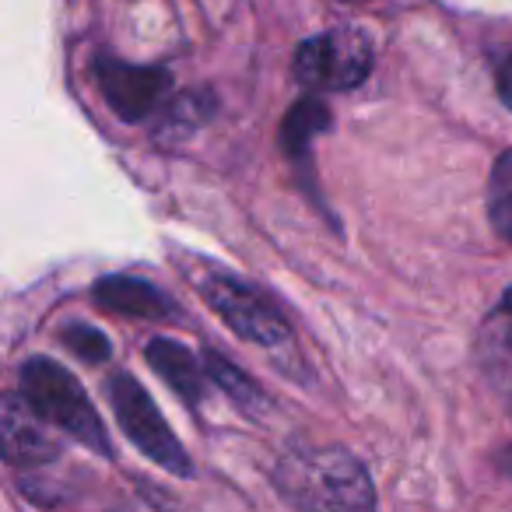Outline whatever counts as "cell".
I'll return each instance as SVG.
<instances>
[{"mask_svg": "<svg viewBox=\"0 0 512 512\" xmlns=\"http://www.w3.org/2000/svg\"><path fill=\"white\" fill-rule=\"evenodd\" d=\"M278 491L302 509H372L376 491L355 456L341 449L302 453L278 470Z\"/></svg>", "mask_w": 512, "mask_h": 512, "instance_id": "6da1fadb", "label": "cell"}, {"mask_svg": "<svg viewBox=\"0 0 512 512\" xmlns=\"http://www.w3.org/2000/svg\"><path fill=\"white\" fill-rule=\"evenodd\" d=\"M22 393L50 425L64 428L74 442H81L85 449L99 456H113V442L106 435L99 411L88 400V393L81 390V383L53 358H29L22 365Z\"/></svg>", "mask_w": 512, "mask_h": 512, "instance_id": "7a4b0ae2", "label": "cell"}, {"mask_svg": "<svg viewBox=\"0 0 512 512\" xmlns=\"http://www.w3.org/2000/svg\"><path fill=\"white\" fill-rule=\"evenodd\" d=\"M106 393H109V400H113V414L123 432H127V439L134 442L151 463H158V467L176 477H193V463H190V456H186L183 442L172 435V428L165 425L155 400L148 397V390H144L134 376L116 372L106 383Z\"/></svg>", "mask_w": 512, "mask_h": 512, "instance_id": "3957f363", "label": "cell"}, {"mask_svg": "<svg viewBox=\"0 0 512 512\" xmlns=\"http://www.w3.org/2000/svg\"><path fill=\"white\" fill-rule=\"evenodd\" d=\"M197 288L207 306L218 313V320L225 327H232L242 341H253L260 348H281L292 337L281 309L256 285H249V281L225 271H211L197 281Z\"/></svg>", "mask_w": 512, "mask_h": 512, "instance_id": "277c9868", "label": "cell"}, {"mask_svg": "<svg viewBox=\"0 0 512 512\" xmlns=\"http://www.w3.org/2000/svg\"><path fill=\"white\" fill-rule=\"evenodd\" d=\"M372 71V39L355 25H341L306 39L295 53V78L313 92H348Z\"/></svg>", "mask_w": 512, "mask_h": 512, "instance_id": "5b68a950", "label": "cell"}, {"mask_svg": "<svg viewBox=\"0 0 512 512\" xmlns=\"http://www.w3.org/2000/svg\"><path fill=\"white\" fill-rule=\"evenodd\" d=\"M102 99L123 123H141L165 102L172 88V74L165 67H141L116 57H99L95 64Z\"/></svg>", "mask_w": 512, "mask_h": 512, "instance_id": "8992f818", "label": "cell"}, {"mask_svg": "<svg viewBox=\"0 0 512 512\" xmlns=\"http://www.w3.org/2000/svg\"><path fill=\"white\" fill-rule=\"evenodd\" d=\"M43 414L22 397L4 400V414H0V449L4 460L15 467H32V463H50L60 456V442L46 432Z\"/></svg>", "mask_w": 512, "mask_h": 512, "instance_id": "52a82bcc", "label": "cell"}, {"mask_svg": "<svg viewBox=\"0 0 512 512\" xmlns=\"http://www.w3.org/2000/svg\"><path fill=\"white\" fill-rule=\"evenodd\" d=\"M95 302L109 313L130 316V320H179V306L162 295L155 285L130 274H113L95 285Z\"/></svg>", "mask_w": 512, "mask_h": 512, "instance_id": "ba28073f", "label": "cell"}, {"mask_svg": "<svg viewBox=\"0 0 512 512\" xmlns=\"http://www.w3.org/2000/svg\"><path fill=\"white\" fill-rule=\"evenodd\" d=\"M144 358L148 365L158 372L169 390H176L186 404H200L204 400V376H207V365L200 369L197 365V355L190 348H183L179 341H169V337H155L148 341L144 348Z\"/></svg>", "mask_w": 512, "mask_h": 512, "instance_id": "9c48e42d", "label": "cell"}, {"mask_svg": "<svg viewBox=\"0 0 512 512\" xmlns=\"http://www.w3.org/2000/svg\"><path fill=\"white\" fill-rule=\"evenodd\" d=\"M214 116V95L204 92V88H190V92L169 99V106L162 109V123L155 130L158 144H179L190 134H197L207 120Z\"/></svg>", "mask_w": 512, "mask_h": 512, "instance_id": "30bf717a", "label": "cell"}, {"mask_svg": "<svg viewBox=\"0 0 512 512\" xmlns=\"http://www.w3.org/2000/svg\"><path fill=\"white\" fill-rule=\"evenodd\" d=\"M204 365H207V379H214V383L225 390V397L232 400L242 414H249V418H264L267 407H271L267 404V393L260 390L246 372H239V365L221 358L218 351H204Z\"/></svg>", "mask_w": 512, "mask_h": 512, "instance_id": "8fae6325", "label": "cell"}, {"mask_svg": "<svg viewBox=\"0 0 512 512\" xmlns=\"http://www.w3.org/2000/svg\"><path fill=\"white\" fill-rule=\"evenodd\" d=\"M327 130H330V109L323 106L320 99H302L288 109L285 123H281V148L292 158H299V155H306L309 144L320 134H327Z\"/></svg>", "mask_w": 512, "mask_h": 512, "instance_id": "7c38bea8", "label": "cell"}, {"mask_svg": "<svg viewBox=\"0 0 512 512\" xmlns=\"http://www.w3.org/2000/svg\"><path fill=\"white\" fill-rule=\"evenodd\" d=\"M488 214L498 235L512 242V151H505L491 169V186H488Z\"/></svg>", "mask_w": 512, "mask_h": 512, "instance_id": "4fadbf2b", "label": "cell"}, {"mask_svg": "<svg viewBox=\"0 0 512 512\" xmlns=\"http://www.w3.org/2000/svg\"><path fill=\"white\" fill-rule=\"evenodd\" d=\"M60 341L88 365H102V362H109V355H113L109 337L102 334V330H95L92 323H67V327L60 330Z\"/></svg>", "mask_w": 512, "mask_h": 512, "instance_id": "5bb4252c", "label": "cell"}, {"mask_svg": "<svg viewBox=\"0 0 512 512\" xmlns=\"http://www.w3.org/2000/svg\"><path fill=\"white\" fill-rule=\"evenodd\" d=\"M498 95H502V102L512 109V57L502 64V71H498Z\"/></svg>", "mask_w": 512, "mask_h": 512, "instance_id": "9a60e30c", "label": "cell"}, {"mask_svg": "<svg viewBox=\"0 0 512 512\" xmlns=\"http://www.w3.org/2000/svg\"><path fill=\"white\" fill-rule=\"evenodd\" d=\"M498 470H502V474L512 481V446H509V449H502V453H498Z\"/></svg>", "mask_w": 512, "mask_h": 512, "instance_id": "2e32d148", "label": "cell"}, {"mask_svg": "<svg viewBox=\"0 0 512 512\" xmlns=\"http://www.w3.org/2000/svg\"><path fill=\"white\" fill-rule=\"evenodd\" d=\"M498 316H502V341L512 348V316H505V313H498Z\"/></svg>", "mask_w": 512, "mask_h": 512, "instance_id": "e0dca14e", "label": "cell"}, {"mask_svg": "<svg viewBox=\"0 0 512 512\" xmlns=\"http://www.w3.org/2000/svg\"><path fill=\"white\" fill-rule=\"evenodd\" d=\"M498 313H505V316H512V288L502 295V306H498Z\"/></svg>", "mask_w": 512, "mask_h": 512, "instance_id": "ac0fdd59", "label": "cell"}, {"mask_svg": "<svg viewBox=\"0 0 512 512\" xmlns=\"http://www.w3.org/2000/svg\"><path fill=\"white\" fill-rule=\"evenodd\" d=\"M344 4H362V0H344Z\"/></svg>", "mask_w": 512, "mask_h": 512, "instance_id": "d6986e66", "label": "cell"}]
</instances>
